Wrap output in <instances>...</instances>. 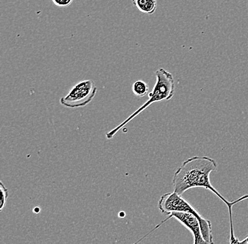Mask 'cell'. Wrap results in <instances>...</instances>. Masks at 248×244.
Wrapping results in <instances>:
<instances>
[{
	"instance_id": "cell-9",
	"label": "cell",
	"mask_w": 248,
	"mask_h": 244,
	"mask_svg": "<svg viewBox=\"0 0 248 244\" xmlns=\"http://www.w3.org/2000/svg\"><path fill=\"white\" fill-rule=\"evenodd\" d=\"M54 5L59 7H69L72 4L74 0H52Z\"/></svg>"
},
{
	"instance_id": "cell-5",
	"label": "cell",
	"mask_w": 248,
	"mask_h": 244,
	"mask_svg": "<svg viewBox=\"0 0 248 244\" xmlns=\"http://www.w3.org/2000/svg\"><path fill=\"white\" fill-rule=\"evenodd\" d=\"M170 215L181 222L192 233L194 237L193 244H213L209 243L204 239L202 233L199 220L194 214L184 213V212H174Z\"/></svg>"
},
{
	"instance_id": "cell-10",
	"label": "cell",
	"mask_w": 248,
	"mask_h": 244,
	"mask_svg": "<svg viewBox=\"0 0 248 244\" xmlns=\"http://www.w3.org/2000/svg\"><path fill=\"white\" fill-rule=\"evenodd\" d=\"M246 238H247L248 242V237H246Z\"/></svg>"
},
{
	"instance_id": "cell-4",
	"label": "cell",
	"mask_w": 248,
	"mask_h": 244,
	"mask_svg": "<svg viewBox=\"0 0 248 244\" xmlns=\"http://www.w3.org/2000/svg\"><path fill=\"white\" fill-rule=\"evenodd\" d=\"M97 91L93 80L82 81L76 84L65 97L60 99V104L69 108L86 106L95 97Z\"/></svg>"
},
{
	"instance_id": "cell-7",
	"label": "cell",
	"mask_w": 248,
	"mask_h": 244,
	"mask_svg": "<svg viewBox=\"0 0 248 244\" xmlns=\"http://www.w3.org/2000/svg\"><path fill=\"white\" fill-rule=\"evenodd\" d=\"M133 94L138 97L142 98L146 96L149 91V85L144 81H136L132 85Z\"/></svg>"
},
{
	"instance_id": "cell-2",
	"label": "cell",
	"mask_w": 248,
	"mask_h": 244,
	"mask_svg": "<svg viewBox=\"0 0 248 244\" xmlns=\"http://www.w3.org/2000/svg\"><path fill=\"white\" fill-rule=\"evenodd\" d=\"M156 75V83L153 87V91L149 93V99L139 107L136 112L130 115L125 120L122 124L107 133L106 138L108 139H111L122 129L124 128L126 124L131 122L134 118H136L139 114L144 111L147 107H150L152 104L155 102H162V101H168L173 98L175 93V81L174 78L171 73L160 68L156 70L155 72Z\"/></svg>"
},
{
	"instance_id": "cell-6",
	"label": "cell",
	"mask_w": 248,
	"mask_h": 244,
	"mask_svg": "<svg viewBox=\"0 0 248 244\" xmlns=\"http://www.w3.org/2000/svg\"><path fill=\"white\" fill-rule=\"evenodd\" d=\"M132 1L140 12L146 15H153L157 8L156 0H132Z\"/></svg>"
},
{
	"instance_id": "cell-1",
	"label": "cell",
	"mask_w": 248,
	"mask_h": 244,
	"mask_svg": "<svg viewBox=\"0 0 248 244\" xmlns=\"http://www.w3.org/2000/svg\"><path fill=\"white\" fill-rule=\"evenodd\" d=\"M217 163L208 156H194L186 160L178 168L173 177V191L182 195L186 191L195 188H204L212 191L228 207L230 217V243L237 240L234 234L232 220V206L248 199V194L232 201H228L211 183L210 174L217 170Z\"/></svg>"
},
{
	"instance_id": "cell-3",
	"label": "cell",
	"mask_w": 248,
	"mask_h": 244,
	"mask_svg": "<svg viewBox=\"0 0 248 244\" xmlns=\"http://www.w3.org/2000/svg\"><path fill=\"white\" fill-rule=\"evenodd\" d=\"M158 208L162 214L170 215L174 212H184V213L193 214L199 220L200 225L203 237L209 243L215 244L212 236V223L209 220L202 217L199 212L182 195L177 193H167L162 195L159 202Z\"/></svg>"
},
{
	"instance_id": "cell-8",
	"label": "cell",
	"mask_w": 248,
	"mask_h": 244,
	"mask_svg": "<svg viewBox=\"0 0 248 244\" xmlns=\"http://www.w3.org/2000/svg\"><path fill=\"white\" fill-rule=\"evenodd\" d=\"M0 192H1V203H0V211H2L7 203L9 191L7 188L4 186L2 182H0Z\"/></svg>"
}]
</instances>
